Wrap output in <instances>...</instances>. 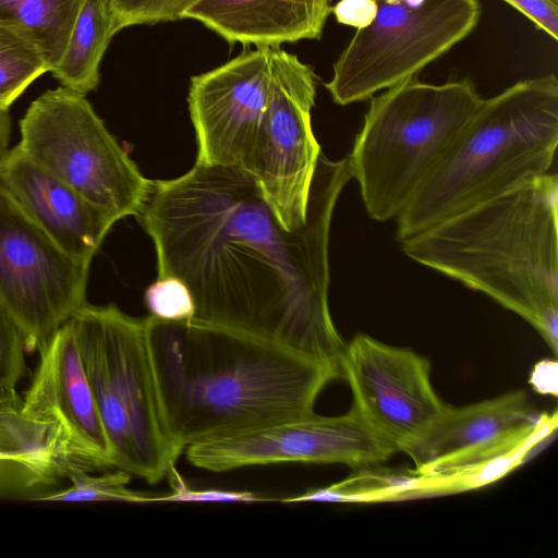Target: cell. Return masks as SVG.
Here are the masks:
<instances>
[{
  "label": "cell",
  "mask_w": 558,
  "mask_h": 558,
  "mask_svg": "<svg viewBox=\"0 0 558 558\" xmlns=\"http://www.w3.org/2000/svg\"><path fill=\"white\" fill-rule=\"evenodd\" d=\"M349 158L323 153L306 221L287 230L244 168L195 162L169 180H151L136 216L151 239L157 274L181 279L193 319L238 330L340 365L345 342L329 303V235Z\"/></svg>",
  "instance_id": "obj_1"
},
{
  "label": "cell",
  "mask_w": 558,
  "mask_h": 558,
  "mask_svg": "<svg viewBox=\"0 0 558 558\" xmlns=\"http://www.w3.org/2000/svg\"><path fill=\"white\" fill-rule=\"evenodd\" d=\"M145 327L165 424L183 451L311 415L341 377L337 363L222 326L149 315Z\"/></svg>",
  "instance_id": "obj_2"
},
{
  "label": "cell",
  "mask_w": 558,
  "mask_h": 558,
  "mask_svg": "<svg viewBox=\"0 0 558 558\" xmlns=\"http://www.w3.org/2000/svg\"><path fill=\"white\" fill-rule=\"evenodd\" d=\"M412 260L482 292L558 349V177L546 173L401 241Z\"/></svg>",
  "instance_id": "obj_3"
},
{
  "label": "cell",
  "mask_w": 558,
  "mask_h": 558,
  "mask_svg": "<svg viewBox=\"0 0 558 558\" xmlns=\"http://www.w3.org/2000/svg\"><path fill=\"white\" fill-rule=\"evenodd\" d=\"M558 145V78L521 80L484 99L398 215L403 241L533 178Z\"/></svg>",
  "instance_id": "obj_4"
},
{
  "label": "cell",
  "mask_w": 558,
  "mask_h": 558,
  "mask_svg": "<svg viewBox=\"0 0 558 558\" xmlns=\"http://www.w3.org/2000/svg\"><path fill=\"white\" fill-rule=\"evenodd\" d=\"M482 101L470 80L430 84L416 76L372 97L348 155L372 219L398 217Z\"/></svg>",
  "instance_id": "obj_5"
},
{
  "label": "cell",
  "mask_w": 558,
  "mask_h": 558,
  "mask_svg": "<svg viewBox=\"0 0 558 558\" xmlns=\"http://www.w3.org/2000/svg\"><path fill=\"white\" fill-rule=\"evenodd\" d=\"M107 435L111 461L154 485L183 449L165 424L145 317L85 303L68 320Z\"/></svg>",
  "instance_id": "obj_6"
},
{
  "label": "cell",
  "mask_w": 558,
  "mask_h": 558,
  "mask_svg": "<svg viewBox=\"0 0 558 558\" xmlns=\"http://www.w3.org/2000/svg\"><path fill=\"white\" fill-rule=\"evenodd\" d=\"M19 146L116 222L137 216L151 180L144 177L85 95L48 89L20 120Z\"/></svg>",
  "instance_id": "obj_7"
},
{
  "label": "cell",
  "mask_w": 558,
  "mask_h": 558,
  "mask_svg": "<svg viewBox=\"0 0 558 558\" xmlns=\"http://www.w3.org/2000/svg\"><path fill=\"white\" fill-rule=\"evenodd\" d=\"M371 25L357 29L325 84L345 106L372 98L445 54L481 17L480 0H375Z\"/></svg>",
  "instance_id": "obj_8"
},
{
  "label": "cell",
  "mask_w": 558,
  "mask_h": 558,
  "mask_svg": "<svg viewBox=\"0 0 558 558\" xmlns=\"http://www.w3.org/2000/svg\"><path fill=\"white\" fill-rule=\"evenodd\" d=\"M89 267L64 253L0 186V307L27 352L86 303Z\"/></svg>",
  "instance_id": "obj_9"
},
{
  "label": "cell",
  "mask_w": 558,
  "mask_h": 558,
  "mask_svg": "<svg viewBox=\"0 0 558 558\" xmlns=\"http://www.w3.org/2000/svg\"><path fill=\"white\" fill-rule=\"evenodd\" d=\"M270 90L265 120L247 170L287 230L306 221L311 187L322 154L311 111L317 77L308 64L280 47L269 48Z\"/></svg>",
  "instance_id": "obj_10"
},
{
  "label": "cell",
  "mask_w": 558,
  "mask_h": 558,
  "mask_svg": "<svg viewBox=\"0 0 558 558\" xmlns=\"http://www.w3.org/2000/svg\"><path fill=\"white\" fill-rule=\"evenodd\" d=\"M195 468L226 472L288 462L375 466L397 449L378 436L352 408L337 416H307L209 439L185 448Z\"/></svg>",
  "instance_id": "obj_11"
},
{
  "label": "cell",
  "mask_w": 558,
  "mask_h": 558,
  "mask_svg": "<svg viewBox=\"0 0 558 558\" xmlns=\"http://www.w3.org/2000/svg\"><path fill=\"white\" fill-rule=\"evenodd\" d=\"M22 414L46 430L63 478L113 468L107 435L69 322L38 350Z\"/></svg>",
  "instance_id": "obj_12"
},
{
  "label": "cell",
  "mask_w": 558,
  "mask_h": 558,
  "mask_svg": "<svg viewBox=\"0 0 558 558\" xmlns=\"http://www.w3.org/2000/svg\"><path fill=\"white\" fill-rule=\"evenodd\" d=\"M352 408L378 436L405 451L440 417L447 404L430 380V363L414 351L355 335L340 360Z\"/></svg>",
  "instance_id": "obj_13"
},
{
  "label": "cell",
  "mask_w": 558,
  "mask_h": 558,
  "mask_svg": "<svg viewBox=\"0 0 558 558\" xmlns=\"http://www.w3.org/2000/svg\"><path fill=\"white\" fill-rule=\"evenodd\" d=\"M270 90L267 47L246 49L191 77L187 104L198 163L246 169L265 120Z\"/></svg>",
  "instance_id": "obj_14"
},
{
  "label": "cell",
  "mask_w": 558,
  "mask_h": 558,
  "mask_svg": "<svg viewBox=\"0 0 558 558\" xmlns=\"http://www.w3.org/2000/svg\"><path fill=\"white\" fill-rule=\"evenodd\" d=\"M0 186L64 253L86 265L116 223L19 144L0 155Z\"/></svg>",
  "instance_id": "obj_15"
},
{
  "label": "cell",
  "mask_w": 558,
  "mask_h": 558,
  "mask_svg": "<svg viewBox=\"0 0 558 558\" xmlns=\"http://www.w3.org/2000/svg\"><path fill=\"white\" fill-rule=\"evenodd\" d=\"M333 0H194L182 19L194 20L228 44L280 47L320 39Z\"/></svg>",
  "instance_id": "obj_16"
},
{
  "label": "cell",
  "mask_w": 558,
  "mask_h": 558,
  "mask_svg": "<svg viewBox=\"0 0 558 558\" xmlns=\"http://www.w3.org/2000/svg\"><path fill=\"white\" fill-rule=\"evenodd\" d=\"M525 391L514 390L477 403L446 407L433 426L404 452L415 473L474 451L532 422Z\"/></svg>",
  "instance_id": "obj_17"
},
{
  "label": "cell",
  "mask_w": 558,
  "mask_h": 558,
  "mask_svg": "<svg viewBox=\"0 0 558 558\" xmlns=\"http://www.w3.org/2000/svg\"><path fill=\"white\" fill-rule=\"evenodd\" d=\"M557 411L538 413L530 423L461 457L415 473L413 497L461 493L489 485L524 463L557 429Z\"/></svg>",
  "instance_id": "obj_18"
},
{
  "label": "cell",
  "mask_w": 558,
  "mask_h": 558,
  "mask_svg": "<svg viewBox=\"0 0 558 558\" xmlns=\"http://www.w3.org/2000/svg\"><path fill=\"white\" fill-rule=\"evenodd\" d=\"M45 436L23 416L16 389L0 391V499L35 501L63 480Z\"/></svg>",
  "instance_id": "obj_19"
},
{
  "label": "cell",
  "mask_w": 558,
  "mask_h": 558,
  "mask_svg": "<svg viewBox=\"0 0 558 558\" xmlns=\"http://www.w3.org/2000/svg\"><path fill=\"white\" fill-rule=\"evenodd\" d=\"M122 28L112 0H84L66 47L50 72L73 92L86 95L94 90L100 81L102 57Z\"/></svg>",
  "instance_id": "obj_20"
},
{
  "label": "cell",
  "mask_w": 558,
  "mask_h": 558,
  "mask_svg": "<svg viewBox=\"0 0 558 558\" xmlns=\"http://www.w3.org/2000/svg\"><path fill=\"white\" fill-rule=\"evenodd\" d=\"M84 0H0V22L29 38L50 70L60 60Z\"/></svg>",
  "instance_id": "obj_21"
},
{
  "label": "cell",
  "mask_w": 558,
  "mask_h": 558,
  "mask_svg": "<svg viewBox=\"0 0 558 558\" xmlns=\"http://www.w3.org/2000/svg\"><path fill=\"white\" fill-rule=\"evenodd\" d=\"M49 66L36 45L14 27L0 22V106L10 108Z\"/></svg>",
  "instance_id": "obj_22"
},
{
  "label": "cell",
  "mask_w": 558,
  "mask_h": 558,
  "mask_svg": "<svg viewBox=\"0 0 558 558\" xmlns=\"http://www.w3.org/2000/svg\"><path fill=\"white\" fill-rule=\"evenodd\" d=\"M132 475L117 469L100 475L93 473L71 474V485L63 490H51L35 501H121L142 504L146 494L129 488Z\"/></svg>",
  "instance_id": "obj_23"
},
{
  "label": "cell",
  "mask_w": 558,
  "mask_h": 558,
  "mask_svg": "<svg viewBox=\"0 0 558 558\" xmlns=\"http://www.w3.org/2000/svg\"><path fill=\"white\" fill-rule=\"evenodd\" d=\"M151 316L165 320H190L195 316V303L187 286L173 276H161L144 293Z\"/></svg>",
  "instance_id": "obj_24"
},
{
  "label": "cell",
  "mask_w": 558,
  "mask_h": 558,
  "mask_svg": "<svg viewBox=\"0 0 558 558\" xmlns=\"http://www.w3.org/2000/svg\"><path fill=\"white\" fill-rule=\"evenodd\" d=\"M167 477L171 492L160 496L145 495L142 504L155 502H278V499L262 496L246 490H227V489H194L187 485L185 480L175 469V465L170 469Z\"/></svg>",
  "instance_id": "obj_25"
},
{
  "label": "cell",
  "mask_w": 558,
  "mask_h": 558,
  "mask_svg": "<svg viewBox=\"0 0 558 558\" xmlns=\"http://www.w3.org/2000/svg\"><path fill=\"white\" fill-rule=\"evenodd\" d=\"M26 352L20 330L0 307V391L16 389L26 375Z\"/></svg>",
  "instance_id": "obj_26"
},
{
  "label": "cell",
  "mask_w": 558,
  "mask_h": 558,
  "mask_svg": "<svg viewBox=\"0 0 558 558\" xmlns=\"http://www.w3.org/2000/svg\"><path fill=\"white\" fill-rule=\"evenodd\" d=\"M194 0H112L123 27L182 20Z\"/></svg>",
  "instance_id": "obj_27"
},
{
  "label": "cell",
  "mask_w": 558,
  "mask_h": 558,
  "mask_svg": "<svg viewBox=\"0 0 558 558\" xmlns=\"http://www.w3.org/2000/svg\"><path fill=\"white\" fill-rule=\"evenodd\" d=\"M529 19L536 28L558 39V0H502Z\"/></svg>",
  "instance_id": "obj_28"
},
{
  "label": "cell",
  "mask_w": 558,
  "mask_h": 558,
  "mask_svg": "<svg viewBox=\"0 0 558 558\" xmlns=\"http://www.w3.org/2000/svg\"><path fill=\"white\" fill-rule=\"evenodd\" d=\"M376 11L375 0H339L331 13L338 23L357 31L372 24Z\"/></svg>",
  "instance_id": "obj_29"
},
{
  "label": "cell",
  "mask_w": 558,
  "mask_h": 558,
  "mask_svg": "<svg viewBox=\"0 0 558 558\" xmlns=\"http://www.w3.org/2000/svg\"><path fill=\"white\" fill-rule=\"evenodd\" d=\"M529 381L541 395L557 397L558 365L555 360H542L531 371Z\"/></svg>",
  "instance_id": "obj_30"
},
{
  "label": "cell",
  "mask_w": 558,
  "mask_h": 558,
  "mask_svg": "<svg viewBox=\"0 0 558 558\" xmlns=\"http://www.w3.org/2000/svg\"><path fill=\"white\" fill-rule=\"evenodd\" d=\"M11 137L10 108L0 106V155L9 148Z\"/></svg>",
  "instance_id": "obj_31"
}]
</instances>
